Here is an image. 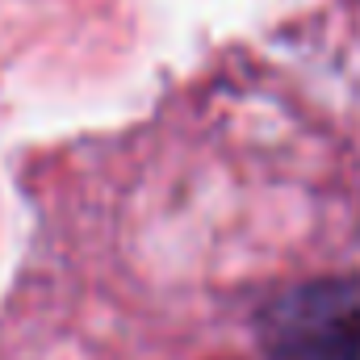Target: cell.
<instances>
[{"label": "cell", "mask_w": 360, "mask_h": 360, "mask_svg": "<svg viewBox=\"0 0 360 360\" xmlns=\"http://www.w3.org/2000/svg\"><path fill=\"white\" fill-rule=\"evenodd\" d=\"M256 331L269 360H360V281H297L269 297Z\"/></svg>", "instance_id": "1"}]
</instances>
